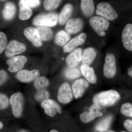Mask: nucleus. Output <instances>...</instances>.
Returning <instances> with one entry per match:
<instances>
[{
	"mask_svg": "<svg viewBox=\"0 0 132 132\" xmlns=\"http://www.w3.org/2000/svg\"><path fill=\"white\" fill-rule=\"evenodd\" d=\"M124 127L128 132H132V119L126 120L123 123Z\"/></svg>",
	"mask_w": 132,
	"mask_h": 132,
	"instance_id": "nucleus-36",
	"label": "nucleus"
},
{
	"mask_svg": "<svg viewBox=\"0 0 132 132\" xmlns=\"http://www.w3.org/2000/svg\"><path fill=\"white\" fill-rule=\"evenodd\" d=\"M69 34L64 31H59L57 33L55 38V44L60 46H63L70 39Z\"/></svg>",
	"mask_w": 132,
	"mask_h": 132,
	"instance_id": "nucleus-26",
	"label": "nucleus"
},
{
	"mask_svg": "<svg viewBox=\"0 0 132 132\" xmlns=\"http://www.w3.org/2000/svg\"><path fill=\"white\" fill-rule=\"evenodd\" d=\"M3 127V123L1 121H0V129H1Z\"/></svg>",
	"mask_w": 132,
	"mask_h": 132,
	"instance_id": "nucleus-40",
	"label": "nucleus"
},
{
	"mask_svg": "<svg viewBox=\"0 0 132 132\" xmlns=\"http://www.w3.org/2000/svg\"><path fill=\"white\" fill-rule=\"evenodd\" d=\"M120 94L114 90H109L102 92L94 95L93 98L94 104L101 106H111L115 104L120 99Z\"/></svg>",
	"mask_w": 132,
	"mask_h": 132,
	"instance_id": "nucleus-1",
	"label": "nucleus"
},
{
	"mask_svg": "<svg viewBox=\"0 0 132 132\" xmlns=\"http://www.w3.org/2000/svg\"><path fill=\"white\" fill-rule=\"evenodd\" d=\"M49 84V81L45 76L37 78L34 82V86L38 91L45 90L48 86Z\"/></svg>",
	"mask_w": 132,
	"mask_h": 132,
	"instance_id": "nucleus-28",
	"label": "nucleus"
},
{
	"mask_svg": "<svg viewBox=\"0 0 132 132\" xmlns=\"http://www.w3.org/2000/svg\"><path fill=\"white\" fill-rule=\"evenodd\" d=\"M84 27V22L80 18L72 19L66 24L65 30L69 34H77L81 31Z\"/></svg>",
	"mask_w": 132,
	"mask_h": 132,
	"instance_id": "nucleus-14",
	"label": "nucleus"
},
{
	"mask_svg": "<svg viewBox=\"0 0 132 132\" xmlns=\"http://www.w3.org/2000/svg\"><path fill=\"white\" fill-rule=\"evenodd\" d=\"M120 132H128L126 131H121Z\"/></svg>",
	"mask_w": 132,
	"mask_h": 132,
	"instance_id": "nucleus-44",
	"label": "nucleus"
},
{
	"mask_svg": "<svg viewBox=\"0 0 132 132\" xmlns=\"http://www.w3.org/2000/svg\"><path fill=\"white\" fill-rule=\"evenodd\" d=\"M104 75L108 79L113 78L117 72L116 61L115 56L112 54L106 55L104 67Z\"/></svg>",
	"mask_w": 132,
	"mask_h": 132,
	"instance_id": "nucleus-6",
	"label": "nucleus"
},
{
	"mask_svg": "<svg viewBox=\"0 0 132 132\" xmlns=\"http://www.w3.org/2000/svg\"><path fill=\"white\" fill-rule=\"evenodd\" d=\"M81 8L82 13L87 17L94 14V5L93 0H81Z\"/></svg>",
	"mask_w": 132,
	"mask_h": 132,
	"instance_id": "nucleus-22",
	"label": "nucleus"
},
{
	"mask_svg": "<svg viewBox=\"0 0 132 132\" xmlns=\"http://www.w3.org/2000/svg\"><path fill=\"white\" fill-rule=\"evenodd\" d=\"M65 77L69 79H74L80 77L81 74L77 68L68 67L64 71Z\"/></svg>",
	"mask_w": 132,
	"mask_h": 132,
	"instance_id": "nucleus-29",
	"label": "nucleus"
},
{
	"mask_svg": "<svg viewBox=\"0 0 132 132\" xmlns=\"http://www.w3.org/2000/svg\"><path fill=\"white\" fill-rule=\"evenodd\" d=\"M50 132H59V131H57L56 130H51V131H50Z\"/></svg>",
	"mask_w": 132,
	"mask_h": 132,
	"instance_id": "nucleus-41",
	"label": "nucleus"
},
{
	"mask_svg": "<svg viewBox=\"0 0 132 132\" xmlns=\"http://www.w3.org/2000/svg\"><path fill=\"white\" fill-rule=\"evenodd\" d=\"M27 48L23 43L16 40L11 41L5 48V55L7 57H13L25 52Z\"/></svg>",
	"mask_w": 132,
	"mask_h": 132,
	"instance_id": "nucleus-9",
	"label": "nucleus"
},
{
	"mask_svg": "<svg viewBox=\"0 0 132 132\" xmlns=\"http://www.w3.org/2000/svg\"><path fill=\"white\" fill-rule=\"evenodd\" d=\"M103 114L101 112H83L81 114L80 119L83 123H88L92 121L94 119L97 117H101Z\"/></svg>",
	"mask_w": 132,
	"mask_h": 132,
	"instance_id": "nucleus-27",
	"label": "nucleus"
},
{
	"mask_svg": "<svg viewBox=\"0 0 132 132\" xmlns=\"http://www.w3.org/2000/svg\"><path fill=\"white\" fill-rule=\"evenodd\" d=\"M20 132H26L25 131H21Z\"/></svg>",
	"mask_w": 132,
	"mask_h": 132,
	"instance_id": "nucleus-45",
	"label": "nucleus"
},
{
	"mask_svg": "<svg viewBox=\"0 0 132 132\" xmlns=\"http://www.w3.org/2000/svg\"><path fill=\"white\" fill-rule=\"evenodd\" d=\"M24 35L33 45L39 47L42 46L43 43L36 29L29 27L25 29L24 31Z\"/></svg>",
	"mask_w": 132,
	"mask_h": 132,
	"instance_id": "nucleus-11",
	"label": "nucleus"
},
{
	"mask_svg": "<svg viewBox=\"0 0 132 132\" xmlns=\"http://www.w3.org/2000/svg\"><path fill=\"white\" fill-rule=\"evenodd\" d=\"M39 75V71L37 69L31 71L22 70L17 73L16 77L21 82H28L37 79Z\"/></svg>",
	"mask_w": 132,
	"mask_h": 132,
	"instance_id": "nucleus-16",
	"label": "nucleus"
},
{
	"mask_svg": "<svg viewBox=\"0 0 132 132\" xmlns=\"http://www.w3.org/2000/svg\"><path fill=\"white\" fill-rule=\"evenodd\" d=\"M101 106L98 104H94L90 106L89 108L90 112H100Z\"/></svg>",
	"mask_w": 132,
	"mask_h": 132,
	"instance_id": "nucleus-38",
	"label": "nucleus"
},
{
	"mask_svg": "<svg viewBox=\"0 0 132 132\" xmlns=\"http://www.w3.org/2000/svg\"><path fill=\"white\" fill-rule=\"evenodd\" d=\"M12 112L15 117L20 118L22 114L24 98L21 93L17 92L12 95L9 100Z\"/></svg>",
	"mask_w": 132,
	"mask_h": 132,
	"instance_id": "nucleus-4",
	"label": "nucleus"
},
{
	"mask_svg": "<svg viewBox=\"0 0 132 132\" xmlns=\"http://www.w3.org/2000/svg\"><path fill=\"white\" fill-rule=\"evenodd\" d=\"M27 61V57L23 55L11 57L7 60L8 70L11 72H18L24 67Z\"/></svg>",
	"mask_w": 132,
	"mask_h": 132,
	"instance_id": "nucleus-8",
	"label": "nucleus"
},
{
	"mask_svg": "<svg viewBox=\"0 0 132 132\" xmlns=\"http://www.w3.org/2000/svg\"><path fill=\"white\" fill-rule=\"evenodd\" d=\"M97 8L96 14L109 20H114L118 17V14L113 7L108 3H100L97 5Z\"/></svg>",
	"mask_w": 132,
	"mask_h": 132,
	"instance_id": "nucleus-5",
	"label": "nucleus"
},
{
	"mask_svg": "<svg viewBox=\"0 0 132 132\" xmlns=\"http://www.w3.org/2000/svg\"><path fill=\"white\" fill-rule=\"evenodd\" d=\"M106 132H116L114 131H112V130H109V131H107Z\"/></svg>",
	"mask_w": 132,
	"mask_h": 132,
	"instance_id": "nucleus-42",
	"label": "nucleus"
},
{
	"mask_svg": "<svg viewBox=\"0 0 132 132\" xmlns=\"http://www.w3.org/2000/svg\"><path fill=\"white\" fill-rule=\"evenodd\" d=\"M97 55L94 48L88 47L84 50L82 55V61L83 64L90 65L92 64Z\"/></svg>",
	"mask_w": 132,
	"mask_h": 132,
	"instance_id": "nucleus-20",
	"label": "nucleus"
},
{
	"mask_svg": "<svg viewBox=\"0 0 132 132\" xmlns=\"http://www.w3.org/2000/svg\"><path fill=\"white\" fill-rule=\"evenodd\" d=\"M61 0H45L44 6L45 9L50 11L56 9L59 6Z\"/></svg>",
	"mask_w": 132,
	"mask_h": 132,
	"instance_id": "nucleus-30",
	"label": "nucleus"
},
{
	"mask_svg": "<svg viewBox=\"0 0 132 132\" xmlns=\"http://www.w3.org/2000/svg\"><path fill=\"white\" fill-rule=\"evenodd\" d=\"M86 37L87 35L85 33H81L66 44L63 47V51L65 53H71L78 46L82 45L85 42Z\"/></svg>",
	"mask_w": 132,
	"mask_h": 132,
	"instance_id": "nucleus-13",
	"label": "nucleus"
},
{
	"mask_svg": "<svg viewBox=\"0 0 132 132\" xmlns=\"http://www.w3.org/2000/svg\"><path fill=\"white\" fill-rule=\"evenodd\" d=\"M36 29L42 41H47L52 39L53 32L50 29L44 26H38Z\"/></svg>",
	"mask_w": 132,
	"mask_h": 132,
	"instance_id": "nucleus-25",
	"label": "nucleus"
},
{
	"mask_svg": "<svg viewBox=\"0 0 132 132\" xmlns=\"http://www.w3.org/2000/svg\"><path fill=\"white\" fill-rule=\"evenodd\" d=\"M49 97V92L46 89L38 90V92L36 93L35 95V98L36 100L38 101L42 102L48 99Z\"/></svg>",
	"mask_w": 132,
	"mask_h": 132,
	"instance_id": "nucleus-31",
	"label": "nucleus"
},
{
	"mask_svg": "<svg viewBox=\"0 0 132 132\" xmlns=\"http://www.w3.org/2000/svg\"><path fill=\"white\" fill-rule=\"evenodd\" d=\"M41 105L44 109L45 113L50 117H54L57 113H62L60 106L57 102L51 99H47L43 101Z\"/></svg>",
	"mask_w": 132,
	"mask_h": 132,
	"instance_id": "nucleus-10",
	"label": "nucleus"
},
{
	"mask_svg": "<svg viewBox=\"0 0 132 132\" xmlns=\"http://www.w3.org/2000/svg\"><path fill=\"white\" fill-rule=\"evenodd\" d=\"M121 40L127 50L132 52V24H127L123 29Z\"/></svg>",
	"mask_w": 132,
	"mask_h": 132,
	"instance_id": "nucleus-15",
	"label": "nucleus"
},
{
	"mask_svg": "<svg viewBox=\"0 0 132 132\" xmlns=\"http://www.w3.org/2000/svg\"><path fill=\"white\" fill-rule=\"evenodd\" d=\"M120 112L122 114L132 118V104L125 103L121 105Z\"/></svg>",
	"mask_w": 132,
	"mask_h": 132,
	"instance_id": "nucleus-32",
	"label": "nucleus"
},
{
	"mask_svg": "<svg viewBox=\"0 0 132 132\" xmlns=\"http://www.w3.org/2000/svg\"><path fill=\"white\" fill-rule=\"evenodd\" d=\"M19 7V18L22 20H26L30 19L32 14V11L25 0L20 1Z\"/></svg>",
	"mask_w": 132,
	"mask_h": 132,
	"instance_id": "nucleus-19",
	"label": "nucleus"
},
{
	"mask_svg": "<svg viewBox=\"0 0 132 132\" xmlns=\"http://www.w3.org/2000/svg\"><path fill=\"white\" fill-rule=\"evenodd\" d=\"M73 8L70 4H66L62 10L59 16V23L60 25H64L72 14Z\"/></svg>",
	"mask_w": 132,
	"mask_h": 132,
	"instance_id": "nucleus-21",
	"label": "nucleus"
},
{
	"mask_svg": "<svg viewBox=\"0 0 132 132\" xmlns=\"http://www.w3.org/2000/svg\"><path fill=\"white\" fill-rule=\"evenodd\" d=\"M90 24L97 34L100 36H105V31L108 30L109 26L108 20L100 16H93L90 20Z\"/></svg>",
	"mask_w": 132,
	"mask_h": 132,
	"instance_id": "nucleus-2",
	"label": "nucleus"
},
{
	"mask_svg": "<svg viewBox=\"0 0 132 132\" xmlns=\"http://www.w3.org/2000/svg\"><path fill=\"white\" fill-rule=\"evenodd\" d=\"M80 69L82 75L87 81L92 84L96 83L97 77L93 68L88 65L83 64L81 67Z\"/></svg>",
	"mask_w": 132,
	"mask_h": 132,
	"instance_id": "nucleus-18",
	"label": "nucleus"
},
{
	"mask_svg": "<svg viewBox=\"0 0 132 132\" xmlns=\"http://www.w3.org/2000/svg\"><path fill=\"white\" fill-rule=\"evenodd\" d=\"M6 36L2 32H0V54L5 50L7 44Z\"/></svg>",
	"mask_w": 132,
	"mask_h": 132,
	"instance_id": "nucleus-33",
	"label": "nucleus"
},
{
	"mask_svg": "<svg viewBox=\"0 0 132 132\" xmlns=\"http://www.w3.org/2000/svg\"><path fill=\"white\" fill-rule=\"evenodd\" d=\"M89 86V83L84 79H80L75 81L72 85V90L75 98L78 99L82 97Z\"/></svg>",
	"mask_w": 132,
	"mask_h": 132,
	"instance_id": "nucleus-12",
	"label": "nucleus"
},
{
	"mask_svg": "<svg viewBox=\"0 0 132 132\" xmlns=\"http://www.w3.org/2000/svg\"><path fill=\"white\" fill-rule=\"evenodd\" d=\"M113 118L112 116L108 115L102 119L96 125L95 127V130L100 132L107 131L110 127Z\"/></svg>",
	"mask_w": 132,
	"mask_h": 132,
	"instance_id": "nucleus-24",
	"label": "nucleus"
},
{
	"mask_svg": "<svg viewBox=\"0 0 132 132\" xmlns=\"http://www.w3.org/2000/svg\"><path fill=\"white\" fill-rule=\"evenodd\" d=\"M6 1V0H0V1H2V2L5 1Z\"/></svg>",
	"mask_w": 132,
	"mask_h": 132,
	"instance_id": "nucleus-43",
	"label": "nucleus"
},
{
	"mask_svg": "<svg viewBox=\"0 0 132 132\" xmlns=\"http://www.w3.org/2000/svg\"><path fill=\"white\" fill-rule=\"evenodd\" d=\"M9 99L5 95L0 93V109H3L8 105Z\"/></svg>",
	"mask_w": 132,
	"mask_h": 132,
	"instance_id": "nucleus-34",
	"label": "nucleus"
},
{
	"mask_svg": "<svg viewBox=\"0 0 132 132\" xmlns=\"http://www.w3.org/2000/svg\"><path fill=\"white\" fill-rule=\"evenodd\" d=\"M73 94L70 85L67 82H64L61 85L58 91L57 98L63 104H67L72 101Z\"/></svg>",
	"mask_w": 132,
	"mask_h": 132,
	"instance_id": "nucleus-7",
	"label": "nucleus"
},
{
	"mask_svg": "<svg viewBox=\"0 0 132 132\" xmlns=\"http://www.w3.org/2000/svg\"><path fill=\"white\" fill-rule=\"evenodd\" d=\"M27 4L30 7L34 8L39 6L40 4L39 0H25Z\"/></svg>",
	"mask_w": 132,
	"mask_h": 132,
	"instance_id": "nucleus-35",
	"label": "nucleus"
},
{
	"mask_svg": "<svg viewBox=\"0 0 132 132\" xmlns=\"http://www.w3.org/2000/svg\"><path fill=\"white\" fill-rule=\"evenodd\" d=\"M58 19V15L56 13L39 14L35 17L33 20V24L37 26L54 27L57 25Z\"/></svg>",
	"mask_w": 132,
	"mask_h": 132,
	"instance_id": "nucleus-3",
	"label": "nucleus"
},
{
	"mask_svg": "<svg viewBox=\"0 0 132 132\" xmlns=\"http://www.w3.org/2000/svg\"><path fill=\"white\" fill-rule=\"evenodd\" d=\"M7 78V75L4 70L0 71V86L6 80Z\"/></svg>",
	"mask_w": 132,
	"mask_h": 132,
	"instance_id": "nucleus-37",
	"label": "nucleus"
},
{
	"mask_svg": "<svg viewBox=\"0 0 132 132\" xmlns=\"http://www.w3.org/2000/svg\"><path fill=\"white\" fill-rule=\"evenodd\" d=\"M16 12V8L13 3L7 2L5 4V7L3 10L2 14L4 19L10 20L13 18Z\"/></svg>",
	"mask_w": 132,
	"mask_h": 132,
	"instance_id": "nucleus-23",
	"label": "nucleus"
},
{
	"mask_svg": "<svg viewBox=\"0 0 132 132\" xmlns=\"http://www.w3.org/2000/svg\"><path fill=\"white\" fill-rule=\"evenodd\" d=\"M82 50L76 48L70 53L66 60L67 65L69 67L75 68L82 60Z\"/></svg>",
	"mask_w": 132,
	"mask_h": 132,
	"instance_id": "nucleus-17",
	"label": "nucleus"
},
{
	"mask_svg": "<svg viewBox=\"0 0 132 132\" xmlns=\"http://www.w3.org/2000/svg\"><path fill=\"white\" fill-rule=\"evenodd\" d=\"M127 73L128 75L132 78V67H130L128 69Z\"/></svg>",
	"mask_w": 132,
	"mask_h": 132,
	"instance_id": "nucleus-39",
	"label": "nucleus"
}]
</instances>
